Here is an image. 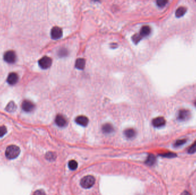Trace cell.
I'll return each instance as SVG.
<instances>
[{
  "instance_id": "obj_1",
  "label": "cell",
  "mask_w": 196,
  "mask_h": 195,
  "mask_svg": "<svg viewBox=\"0 0 196 195\" xmlns=\"http://www.w3.org/2000/svg\"><path fill=\"white\" fill-rule=\"evenodd\" d=\"M20 153V149L16 145H10L6 148L5 151V155L8 159H14L18 157Z\"/></svg>"
},
{
  "instance_id": "obj_2",
  "label": "cell",
  "mask_w": 196,
  "mask_h": 195,
  "mask_svg": "<svg viewBox=\"0 0 196 195\" xmlns=\"http://www.w3.org/2000/svg\"><path fill=\"white\" fill-rule=\"evenodd\" d=\"M95 182V179L94 176L89 175L84 177L80 181L81 186L85 189L92 187Z\"/></svg>"
},
{
  "instance_id": "obj_3",
  "label": "cell",
  "mask_w": 196,
  "mask_h": 195,
  "mask_svg": "<svg viewBox=\"0 0 196 195\" xmlns=\"http://www.w3.org/2000/svg\"><path fill=\"white\" fill-rule=\"evenodd\" d=\"M16 53L12 51H7L5 53L4 55V60L6 63L9 64H13L16 62Z\"/></svg>"
},
{
  "instance_id": "obj_4",
  "label": "cell",
  "mask_w": 196,
  "mask_h": 195,
  "mask_svg": "<svg viewBox=\"0 0 196 195\" xmlns=\"http://www.w3.org/2000/svg\"><path fill=\"white\" fill-rule=\"evenodd\" d=\"M52 59L47 56H44L39 61V65L40 68L43 69H47L52 65Z\"/></svg>"
},
{
  "instance_id": "obj_5",
  "label": "cell",
  "mask_w": 196,
  "mask_h": 195,
  "mask_svg": "<svg viewBox=\"0 0 196 195\" xmlns=\"http://www.w3.org/2000/svg\"><path fill=\"white\" fill-rule=\"evenodd\" d=\"M191 117L190 112L187 109H181L178 113L177 119L181 121H186Z\"/></svg>"
},
{
  "instance_id": "obj_6",
  "label": "cell",
  "mask_w": 196,
  "mask_h": 195,
  "mask_svg": "<svg viewBox=\"0 0 196 195\" xmlns=\"http://www.w3.org/2000/svg\"><path fill=\"white\" fill-rule=\"evenodd\" d=\"M51 36L52 39L58 40L61 38L63 36V30L58 26H55L52 28L51 32Z\"/></svg>"
},
{
  "instance_id": "obj_7",
  "label": "cell",
  "mask_w": 196,
  "mask_h": 195,
  "mask_svg": "<svg viewBox=\"0 0 196 195\" xmlns=\"http://www.w3.org/2000/svg\"><path fill=\"white\" fill-rule=\"evenodd\" d=\"M152 124L154 127H162L166 124V120L162 117H158L152 120Z\"/></svg>"
},
{
  "instance_id": "obj_8",
  "label": "cell",
  "mask_w": 196,
  "mask_h": 195,
  "mask_svg": "<svg viewBox=\"0 0 196 195\" xmlns=\"http://www.w3.org/2000/svg\"><path fill=\"white\" fill-rule=\"evenodd\" d=\"M22 108L24 111L30 112L35 109V105L30 101L25 100L22 103Z\"/></svg>"
},
{
  "instance_id": "obj_9",
  "label": "cell",
  "mask_w": 196,
  "mask_h": 195,
  "mask_svg": "<svg viewBox=\"0 0 196 195\" xmlns=\"http://www.w3.org/2000/svg\"><path fill=\"white\" fill-rule=\"evenodd\" d=\"M55 123L59 127H64L67 124V120L63 116L58 115L56 116Z\"/></svg>"
},
{
  "instance_id": "obj_10",
  "label": "cell",
  "mask_w": 196,
  "mask_h": 195,
  "mask_svg": "<svg viewBox=\"0 0 196 195\" xmlns=\"http://www.w3.org/2000/svg\"><path fill=\"white\" fill-rule=\"evenodd\" d=\"M75 121L77 124L81 125L83 127H85L88 125L89 120L86 116H77L75 119Z\"/></svg>"
},
{
  "instance_id": "obj_11",
  "label": "cell",
  "mask_w": 196,
  "mask_h": 195,
  "mask_svg": "<svg viewBox=\"0 0 196 195\" xmlns=\"http://www.w3.org/2000/svg\"><path fill=\"white\" fill-rule=\"evenodd\" d=\"M19 77L16 73H10L8 76L7 82L10 85H15L17 83Z\"/></svg>"
},
{
  "instance_id": "obj_12",
  "label": "cell",
  "mask_w": 196,
  "mask_h": 195,
  "mask_svg": "<svg viewBox=\"0 0 196 195\" xmlns=\"http://www.w3.org/2000/svg\"><path fill=\"white\" fill-rule=\"evenodd\" d=\"M102 132L105 134L111 133L114 131V127L111 124L106 123L102 126Z\"/></svg>"
},
{
  "instance_id": "obj_13",
  "label": "cell",
  "mask_w": 196,
  "mask_h": 195,
  "mask_svg": "<svg viewBox=\"0 0 196 195\" xmlns=\"http://www.w3.org/2000/svg\"><path fill=\"white\" fill-rule=\"evenodd\" d=\"M124 135L127 139H131L136 136V131L132 128H128L124 131Z\"/></svg>"
},
{
  "instance_id": "obj_14",
  "label": "cell",
  "mask_w": 196,
  "mask_h": 195,
  "mask_svg": "<svg viewBox=\"0 0 196 195\" xmlns=\"http://www.w3.org/2000/svg\"><path fill=\"white\" fill-rule=\"evenodd\" d=\"M151 33V29L148 26H143L140 30V35L142 38L148 36Z\"/></svg>"
},
{
  "instance_id": "obj_15",
  "label": "cell",
  "mask_w": 196,
  "mask_h": 195,
  "mask_svg": "<svg viewBox=\"0 0 196 195\" xmlns=\"http://www.w3.org/2000/svg\"><path fill=\"white\" fill-rule=\"evenodd\" d=\"M156 156L152 155V154H150L148 155L147 159L146 160V164L147 165H148L149 166H152L153 165H154L155 163H156Z\"/></svg>"
},
{
  "instance_id": "obj_16",
  "label": "cell",
  "mask_w": 196,
  "mask_h": 195,
  "mask_svg": "<svg viewBox=\"0 0 196 195\" xmlns=\"http://www.w3.org/2000/svg\"><path fill=\"white\" fill-rule=\"evenodd\" d=\"M85 61L83 59H79L76 60L75 67L78 69L82 70L85 68Z\"/></svg>"
},
{
  "instance_id": "obj_17",
  "label": "cell",
  "mask_w": 196,
  "mask_h": 195,
  "mask_svg": "<svg viewBox=\"0 0 196 195\" xmlns=\"http://www.w3.org/2000/svg\"><path fill=\"white\" fill-rule=\"evenodd\" d=\"M186 11H187L186 8L184 7V6H181L177 9L176 12V16L177 17H179V18L181 17L184 15Z\"/></svg>"
},
{
  "instance_id": "obj_18",
  "label": "cell",
  "mask_w": 196,
  "mask_h": 195,
  "mask_svg": "<svg viewBox=\"0 0 196 195\" xmlns=\"http://www.w3.org/2000/svg\"><path fill=\"white\" fill-rule=\"evenodd\" d=\"M16 105L14 102H10L8 104L7 107L6 108V110L9 112H13L16 110Z\"/></svg>"
},
{
  "instance_id": "obj_19",
  "label": "cell",
  "mask_w": 196,
  "mask_h": 195,
  "mask_svg": "<svg viewBox=\"0 0 196 195\" xmlns=\"http://www.w3.org/2000/svg\"><path fill=\"white\" fill-rule=\"evenodd\" d=\"M68 51L65 48H61L58 52V56L60 57H64L68 56Z\"/></svg>"
},
{
  "instance_id": "obj_20",
  "label": "cell",
  "mask_w": 196,
  "mask_h": 195,
  "mask_svg": "<svg viewBox=\"0 0 196 195\" xmlns=\"http://www.w3.org/2000/svg\"><path fill=\"white\" fill-rule=\"evenodd\" d=\"M68 167L71 170H75L77 167V163L75 160H71L69 161Z\"/></svg>"
},
{
  "instance_id": "obj_21",
  "label": "cell",
  "mask_w": 196,
  "mask_h": 195,
  "mask_svg": "<svg viewBox=\"0 0 196 195\" xmlns=\"http://www.w3.org/2000/svg\"><path fill=\"white\" fill-rule=\"evenodd\" d=\"M45 157L47 159L49 160V161H53L56 159V155L55 153H53V152H48L45 156Z\"/></svg>"
},
{
  "instance_id": "obj_22",
  "label": "cell",
  "mask_w": 196,
  "mask_h": 195,
  "mask_svg": "<svg viewBox=\"0 0 196 195\" xmlns=\"http://www.w3.org/2000/svg\"><path fill=\"white\" fill-rule=\"evenodd\" d=\"M160 155L162 157H166V158H169V159L177 157L176 154L175 153H173V152H168V153H163V154H161Z\"/></svg>"
},
{
  "instance_id": "obj_23",
  "label": "cell",
  "mask_w": 196,
  "mask_h": 195,
  "mask_svg": "<svg viewBox=\"0 0 196 195\" xmlns=\"http://www.w3.org/2000/svg\"><path fill=\"white\" fill-rule=\"evenodd\" d=\"M169 0H156V5L160 8H163L168 3Z\"/></svg>"
},
{
  "instance_id": "obj_24",
  "label": "cell",
  "mask_w": 196,
  "mask_h": 195,
  "mask_svg": "<svg viewBox=\"0 0 196 195\" xmlns=\"http://www.w3.org/2000/svg\"><path fill=\"white\" fill-rule=\"evenodd\" d=\"M186 139L178 140L174 144V147L176 148L179 147H181L182 145H184V144L186 143Z\"/></svg>"
},
{
  "instance_id": "obj_25",
  "label": "cell",
  "mask_w": 196,
  "mask_h": 195,
  "mask_svg": "<svg viewBox=\"0 0 196 195\" xmlns=\"http://www.w3.org/2000/svg\"><path fill=\"white\" fill-rule=\"evenodd\" d=\"M188 152L189 154H193L196 152V141L189 148Z\"/></svg>"
},
{
  "instance_id": "obj_26",
  "label": "cell",
  "mask_w": 196,
  "mask_h": 195,
  "mask_svg": "<svg viewBox=\"0 0 196 195\" xmlns=\"http://www.w3.org/2000/svg\"><path fill=\"white\" fill-rule=\"evenodd\" d=\"M142 39V38L140 37V34H136L134 36H132V41L135 44H137L138 43H139Z\"/></svg>"
},
{
  "instance_id": "obj_27",
  "label": "cell",
  "mask_w": 196,
  "mask_h": 195,
  "mask_svg": "<svg viewBox=\"0 0 196 195\" xmlns=\"http://www.w3.org/2000/svg\"><path fill=\"white\" fill-rule=\"evenodd\" d=\"M7 133V129L5 126L0 127V137H3Z\"/></svg>"
},
{
  "instance_id": "obj_28",
  "label": "cell",
  "mask_w": 196,
  "mask_h": 195,
  "mask_svg": "<svg viewBox=\"0 0 196 195\" xmlns=\"http://www.w3.org/2000/svg\"><path fill=\"white\" fill-rule=\"evenodd\" d=\"M38 193H39V194H43V193H44V192H35V194H38Z\"/></svg>"
},
{
  "instance_id": "obj_29",
  "label": "cell",
  "mask_w": 196,
  "mask_h": 195,
  "mask_svg": "<svg viewBox=\"0 0 196 195\" xmlns=\"http://www.w3.org/2000/svg\"><path fill=\"white\" fill-rule=\"evenodd\" d=\"M92 1H99V0H92Z\"/></svg>"
},
{
  "instance_id": "obj_30",
  "label": "cell",
  "mask_w": 196,
  "mask_h": 195,
  "mask_svg": "<svg viewBox=\"0 0 196 195\" xmlns=\"http://www.w3.org/2000/svg\"><path fill=\"white\" fill-rule=\"evenodd\" d=\"M194 105H195V106L196 107V101H195V103H194Z\"/></svg>"
},
{
  "instance_id": "obj_31",
  "label": "cell",
  "mask_w": 196,
  "mask_h": 195,
  "mask_svg": "<svg viewBox=\"0 0 196 195\" xmlns=\"http://www.w3.org/2000/svg\"></svg>"
}]
</instances>
